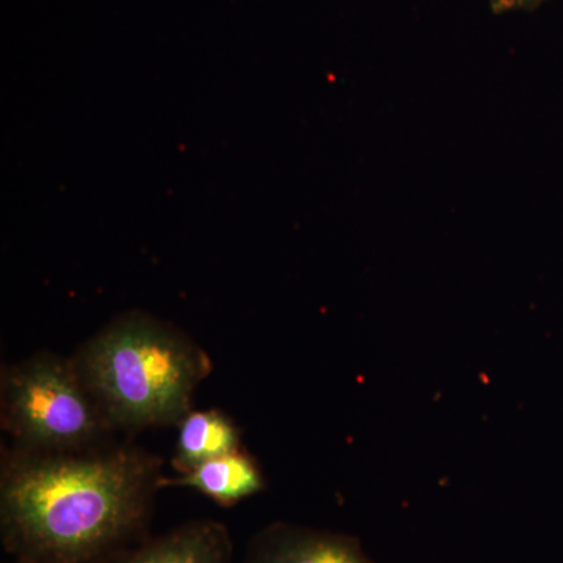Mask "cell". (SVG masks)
<instances>
[{"instance_id": "obj_1", "label": "cell", "mask_w": 563, "mask_h": 563, "mask_svg": "<svg viewBox=\"0 0 563 563\" xmlns=\"http://www.w3.org/2000/svg\"><path fill=\"white\" fill-rule=\"evenodd\" d=\"M162 481V459L132 443L81 453L3 448V547L35 563H99L144 539Z\"/></svg>"}, {"instance_id": "obj_2", "label": "cell", "mask_w": 563, "mask_h": 563, "mask_svg": "<svg viewBox=\"0 0 563 563\" xmlns=\"http://www.w3.org/2000/svg\"><path fill=\"white\" fill-rule=\"evenodd\" d=\"M70 358L111 429L125 433L179 424L211 372L190 335L144 312L114 318Z\"/></svg>"}, {"instance_id": "obj_3", "label": "cell", "mask_w": 563, "mask_h": 563, "mask_svg": "<svg viewBox=\"0 0 563 563\" xmlns=\"http://www.w3.org/2000/svg\"><path fill=\"white\" fill-rule=\"evenodd\" d=\"M0 418L14 448L81 453L111 443L113 429L81 384L73 358L38 352L0 374Z\"/></svg>"}, {"instance_id": "obj_4", "label": "cell", "mask_w": 563, "mask_h": 563, "mask_svg": "<svg viewBox=\"0 0 563 563\" xmlns=\"http://www.w3.org/2000/svg\"><path fill=\"white\" fill-rule=\"evenodd\" d=\"M242 563L374 562L355 537L277 521L252 537Z\"/></svg>"}, {"instance_id": "obj_5", "label": "cell", "mask_w": 563, "mask_h": 563, "mask_svg": "<svg viewBox=\"0 0 563 563\" xmlns=\"http://www.w3.org/2000/svg\"><path fill=\"white\" fill-rule=\"evenodd\" d=\"M99 563H233V540L225 525L201 518L144 537Z\"/></svg>"}, {"instance_id": "obj_6", "label": "cell", "mask_w": 563, "mask_h": 563, "mask_svg": "<svg viewBox=\"0 0 563 563\" xmlns=\"http://www.w3.org/2000/svg\"><path fill=\"white\" fill-rule=\"evenodd\" d=\"M168 485L192 488L224 507L235 506L266 487L261 466L242 450L203 462L176 479L163 477L162 487Z\"/></svg>"}, {"instance_id": "obj_7", "label": "cell", "mask_w": 563, "mask_h": 563, "mask_svg": "<svg viewBox=\"0 0 563 563\" xmlns=\"http://www.w3.org/2000/svg\"><path fill=\"white\" fill-rule=\"evenodd\" d=\"M173 465L179 474L240 450V431L221 410H191L181 418Z\"/></svg>"}, {"instance_id": "obj_8", "label": "cell", "mask_w": 563, "mask_h": 563, "mask_svg": "<svg viewBox=\"0 0 563 563\" xmlns=\"http://www.w3.org/2000/svg\"><path fill=\"white\" fill-rule=\"evenodd\" d=\"M543 2L544 0H490V5L495 13H506V11L537 9Z\"/></svg>"}, {"instance_id": "obj_9", "label": "cell", "mask_w": 563, "mask_h": 563, "mask_svg": "<svg viewBox=\"0 0 563 563\" xmlns=\"http://www.w3.org/2000/svg\"><path fill=\"white\" fill-rule=\"evenodd\" d=\"M14 563H35V562L27 561V559H16V562H14Z\"/></svg>"}]
</instances>
